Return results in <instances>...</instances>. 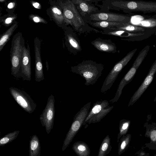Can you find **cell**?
Here are the masks:
<instances>
[{
    "label": "cell",
    "instance_id": "obj_1",
    "mask_svg": "<svg viewBox=\"0 0 156 156\" xmlns=\"http://www.w3.org/2000/svg\"><path fill=\"white\" fill-rule=\"evenodd\" d=\"M101 5L95 4L99 7L101 12H108L110 10L122 11L131 15L132 12L144 13L156 12V2L140 0H102Z\"/></svg>",
    "mask_w": 156,
    "mask_h": 156
},
{
    "label": "cell",
    "instance_id": "obj_2",
    "mask_svg": "<svg viewBox=\"0 0 156 156\" xmlns=\"http://www.w3.org/2000/svg\"><path fill=\"white\" fill-rule=\"evenodd\" d=\"M61 2L66 26L70 25L75 31L80 34L92 31L101 33V31L89 26L80 14L71 0H64Z\"/></svg>",
    "mask_w": 156,
    "mask_h": 156
},
{
    "label": "cell",
    "instance_id": "obj_3",
    "mask_svg": "<svg viewBox=\"0 0 156 156\" xmlns=\"http://www.w3.org/2000/svg\"><path fill=\"white\" fill-rule=\"evenodd\" d=\"M104 65L93 61L84 60L77 65L72 66L71 71L81 76L85 80L87 86L94 84L101 76Z\"/></svg>",
    "mask_w": 156,
    "mask_h": 156
},
{
    "label": "cell",
    "instance_id": "obj_4",
    "mask_svg": "<svg viewBox=\"0 0 156 156\" xmlns=\"http://www.w3.org/2000/svg\"><path fill=\"white\" fill-rule=\"evenodd\" d=\"M24 45L22 34L20 32L16 34L12 39L10 50L11 74L15 77L18 76L21 70V62Z\"/></svg>",
    "mask_w": 156,
    "mask_h": 156
},
{
    "label": "cell",
    "instance_id": "obj_5",
    "mask_svg": "<svg viewBox=\"0 0 156 156\" xmlns=\"http://www.w3.org/2000/svg\"><path fill=\"white\" fill-rule=\"evenodd\" d=\"M149 48V45H147L140 52L132 66L121 81L114 97L110 100L109 102L113 103L118 101L121 95L123 88L132 80L137 69L146 56Z\"/></svg>",
    "mask_w": 156,
    "mask_h": 156
},
{
    "label": "cell",
    "instance_id": "obj_6",
    "mask_svg": "<svg viewBox=\"0 0 156 156\" xmlns=\"http://www.w3.org/2000/svg\"><path fill=\"white\" fill-rule=\"evenodd\" d=\"M91 102L85 105L75 115L71 126L66 136L62 150L64 151L72 141L82 126L89 113Z\"/></svg>",
    "mask_w": 156,
    "mask_h": 156
},
{
    "label": "cell",
    "instance_id": "obj_7",
    "mask_svg": "<svg viewBox=\"0 0 156 156\" xmlns=\"http://www.w3.org/2000/svg\"><path fill=\"white\" fill-rule=\"evenodd\" d=\"M137 50V48H135L129 52L123 58L115 64L103 82L101 90V93H105L110 88L118 75L130 60Z\"/></svg>",
    "mask_w": 156,
    "mask_h": 156
},
{
    "label": "cell",
    "instance_id": "obj_8",
    "mask_svg": "<svg viewBox=\"0 0 156 156\" xmlns=\"http://www.w3.org/2000/svg\"><path fill=\"white\" fill-rule=\"evenodd\" d=\"M131 15L115 13L110 11L99 12L88 15L84 19L85 21H104L127 23L130 22Z\"/></svg>",
    "mask_w": 156,
    "mask_h": 156
},
{
    "label": "cell",
    "instance_id": "obj_9",
    "mask_svg": "<svg viewBox=\"0 0 156 156\" xmlns=\"http://www.w3.org/2000/svg\"><path fill=\"white\" fill-rule=\"evenodd\" d=\"M9 90L13 98L24 110L29 113L34 111L37 105L26 92L14 87H10Z\"/></svg>",
    "mask_w": 156,
    "mask_h": 156
},
{
    "label": "cell",
    "instance_id": "obj_10",
    "mask_svg": "<svg viewBox=\"0 0 156 156\" xmlns=\"http://www.w3.org/2000/svg\"><path fill=\"white\" fill-rule=\"evenodd\" d=\"M55 114V99L51 94L49 96L45 108L40 116V119L43 127L45 128L49 134L53 128Z\"/></svg>",
    "mask_w": 156,
    "mask_h": 156
},
{
    "label": "cell",
    "instance_id": "obj_11",
    "mask_svg": "<svg viewBox=\"0 0 156 156\" xmlns=\"http://www.w3.org/2000/svg\"><path fill=\"white\" fill-rule=\"evenodd\" d=\"M156 73V59L151 67L144 80L131 97L128 105V107L133 105L142 95L152 82Z\"/></svg>",
    "mask_w": 156,
    "mask_h": 156
},
{
    "label": "cell",
    "instance_id": "obj_12",
    "mask_svg": "<svg viewBox=\"0 0 156 156\" xmlns=\"http://www.w3.org/2000/svg\"><path fill=\"white\" fill-rule=\"evenodd\" d=\"M74 30L67 27L65 32V44L68 50L74 55H76L82 50L80 40Z\"/></svg>",
    "mask_w": 156,
    "mask_h": 156
},
{
    "label": "cell",
    "instance_id": "obj_13",
    "mask_svg": "<svg viewBox=\"0 0 156 156\" xmlns=\"http://www.w3.org/2000/svg\"><path fill=\"white\" fill-rule=\"evenodd\" d=\"M34 53L35 57V80L39 82L44 80L43 66L41 52V41L37 37L34 40Z\"/></svg>",
    "mask_w": 156,
    "mask_h": 156
},
{
    "label": "cell",
    "instance_id": "obj_14",
    "mask_svg": "<svg viewBox=\"0 0 156 156\" xmlns=\"http://www.w3.org/2000/svg\"><path fill=\"white\" fill-rule=\"evenodd\" d=\"M21 76L24 80L30 81L31 79V57L30 46L27 44L23 48L21 62Z\"/></svg>",
    "mask_w": 156,
    "mask_h": 156
},
{
    "label": "cell",
    "instance_id": "obj_15",
    "mask_svg": "<svg viewBox=\"0 0 156 156\" xmlns=\"http://www.w3.org/2000/svg\"><path fill=\"white\" fill-rule=\"evenodd\" d=\"M71 0L84 19L88 15L100 12L98 8L94 4H90L84 0Z\"/></svg>",
    "mask_w": 156,
    "mask_h": 156
},
{
    "label": "cell",
    "instance_id": "obj_16",
    "mask_svg": "<svg viewBox=\"0 0 156 156\" xmlns=\"http://www.w3.org/2000/svg\"><path fill=\"white\" fill-rule=\"evenodd\" d=\"M98 50L105 52L115 53L117 51V46L110 40L98 37L91 42Z\"/></svg>",
    "mask_w": 156,
    "mask_h": 156
},
{
    "label": "cell",
    "instance_id": "obj_17",
    "mask_svg": "<svg viewBox=\"0 0 156 156\" xmlns=\"http://www.w3.org/2000/svg\"><path fill=\"white\" fill-rule=\"evenodd\" d=\"M144 126L146 128L144 136L150 139L149 143L145 144V147L149 150H156V123L149 122L147 120Z\"/></svg>",
    "mask_w": 156,
    "mask_h": 156
},
{
    "label": "cell",
    "instance_id": "obj_18",
    "mask_svg": "<svg viewBox=\"0 0 156 156\" xmlns=\"http://www.w3.org/2000/svg\"><path fill=\"white\" fill-rule=\"evenodd\" d=\"M87 23L91 26L102 29L114 30L125 24V23L107 21H93L86 20Z\"/></svg>",
    "mask_w": 156,
    "mask_h": 156
},
{
    "label": "cell",
    "instance_id": "obj_19",
    "mask_svg": "<svg viewBox=\"0 0 156 156\" xmlns=\"http://www.w3.org/2000/svg\"><path fill=\"white\" fill-rule=\"evenodd\" d=\"M109 105V102L106 100L97 101L94 103L83 122V125H86L89 120L94 115L97 114L102 109Z\"/></svg>",
    "mask_w": 156,
    "mask_h": 156
},
{
    "label": "cell",
    "instance_id": "obj_20",
    "mask_svg": "<svg viewBox=\"0 0 156 156\" xmlns=\"http://www.w3.org/2000/svg\"><path fill=\"white\" fill-rule=\"evenodd\" d=\"M72 149L79 156H89L90 153L88 145L83 141L75 142L73 146Z\"/></svg>",
    "mask_w": 156,
    "mask_h": 156
},
{
    "label": "cell",
    "instance_id": "obj_21",
    "mask_svg": "<svg viewBox=\"0 0 156 156\" xmlns=\"http://www.w3.org/2000/svg\"><path fill=\"white\" fill-rule=\"evenodd\" d=\"M41 146L38 137L34 135L31 137L29 145V155L30 156H40Z\"/></svg>",
    "mask_w": 156,
    "mask_h": 156
},
{
    "label": "cell",
    "instance_id": "obj_22",
    "mask_svg": "<svg viewBox=\"0 0 156 156\" xmlns=\"http://www.w3.org/2000/svg\"><path fill=\"white\" fill-rule=\"evenodd\" d=\"M17 27L18 24L17 23L13 24L4 33L1 35L0 38V51L2 50L4 46L9 40L11 36Z\"/></svg>",
    "mask_w": 156,
    "mask_h": 156
},
{
    "label": "cell",
    "instance_id": "obj_23",
    "mask_svg": "<svg viewBox=\"0 0 156 156\" xmlns=\"http://www.w3.org/2000/svg\"><path fill=\"white\" fill-rule=\"evenodd\" d=\"M115 29H120L132 33L143 32L148 31L151 29L138 26L132 24L130 22L124 25L117 27Z\"/></svg>",
    "mask_w": 156,
    "mask_h": 156
},
{
    "label": "cell",
    "instance_id": "obj_24",
    "mask_svg": "<svg viewBox=\"0 0 156 156\" xmlns=\"http://www.w3.org/2000/svg\"><path fill=\"white\" fill-rule=\"evenodd\" d=\"M111 139L109 135L106 136L103 140L99 150L98 156H106L111 151Z\"/></svg>",
    "mask_w": 156,
    "mask_h": 156
},
{
    "label": "cell",
    "instance_id": "obj_25",
    "mask_svg": "<svg viewBox=\"0 0 156 156\" xmlns=\"http://www.w3.org/2000/svg\"><path fill=\"white\" fill-rule=\"evenodd\" d=\"M130 134H128L123 135L121 137L118 144V153L119 155H121L127 149L131 140Z\"/></svg>",
    "mask_w": 156,
    "mask_h": 156
},
{
    "label": "cell",
    "instance_id": "obj_26",
    "mask_svg": "<svg viewBox=\"0 0 156 156\" xmlns=\"http://www.w3.org/2000/svg\"><path fill=\"white\" fill-rule=\"evenodd\" d=\"M113 106H108L106 108L102 109L100 112L93 116L88 121V124L94 123L99 122L113 108Z\"/></svg>",
    "mask_w": 156,
    "mask_h": 156
},
{
    "label": "cell",
    "instance_id": "obj_27",
    "mask_svg": "<svg viewBox=\"0 0 156 156\" xmlns=\"http://www.w3.org/2000/svg\"><path fill=\"white\" fill-rule=\"evenodd\" d=\"M133 24L147 28L156 29V17L151 16Z\"/></svg>",
    "mask_w": 156,
    "mask_h": 156
},
{
    "label": "cell",
    "instance_id": "obj_28",
    "mask_svg": "<svg viewBox=\"0 0 156 156\" xmlns=\"http://www.w3.org/2000/svg\"><path fill=\"white\" fill-rule=\"evenodd\" d=\"M51 12L54 19L58 24L61 25L64 23L66 25L63 12L59 7L53 6L51 8Z\"/></svg>",
    "mask_w": 156,
    "mask_h": 156
},
{
    "label": "cell",
    "instance_id": "obj_29",
    "mask_svg": "<svg viewBox=\"0 0 156 156\" xmlns=\"http://www.w3.org/2000/svg\"><path fill=\"white\" fill-rule=\"evenodd\" d=\"M131 121L126 119L120 120L119 126V133H118L117 141L119 142V139L123 135L126 134L130 125Z\"/></svg>",
    "mask_w": 156,
    "mask_h": 156
},
{
    "label": "cell",
    "instance_id": "obj_30",
    "mask_svg": "<svg viewBox=\"0 0 156 156\" xmlns=\"http://www.w3.org/2000/svg\"><path fill=\"white\" fill-rule=\"evenodd\" d=\"M20 131L16 130L9 133L0 139V146H3L15 140L17 137Z\"/></svg>",
    "mask_w": 156,
    "mask_h": 156
},
{
    "label": "cell",
    "instance_id": "obj_31",
    "mask_svg": "<svg viewBox=\"0 0 156 156\" xmlns=\"http://www.w3.org/2000/svg\"><path fill=\"white\" fill-rule=\"evenodd\" d=\"M29 17L31 20L35 23H41L45 24L47 23L44 19L37 15L31 14Z\"/></svg>",
    "mask_w": 156,
    "mask_h": 156
},
{
    "label": "cell",
    "instance_id": "obj_32",
    "mask_svg": "<svg viewBox=\"0 0 156 156\" xmlns=\"http://www.w3.org/2000/svg\"><path fill=\"white\" fill-rule=\"evenodd\" d=\"M16 17L13 16L6 18L4 21V24L5 25H9L11 24L14 20L16 19Z\"/></svg>",
    "mask_w": 156,
    "mask_h": 156
},
{
    "label": "cell",
    "instance_id": "obj_33",
    "mask_svg": "<svg viewBox=\"0 0 156 156\" xmlns=\"http://www.w3.org/2000/svg\"><path fill=\"white\" fill-rule=\"evenodd\" d=\"M136 154L139 156H148L149 155V154L146 153L143 151H139L136 152Z\"/></svg>",
    "mask_w": 156,
    "mask_h": 156
},
{
    "label": "cell",
    "instance_id": "obj_34",
    "mask_svg": "<svg viewBox=\"0 0 156 156\" xmlns=\"http://www.w3.org/2000/svg\"><path fill=\"white\" fill-rule=\"evenodd\" d=\"M31 4L35 8L40 9L41 8L40 4L37 2L32 1Z\"/></svg>",
    "mask_w": 156,
    "mask_h": 156
},
{
    "label": "cell",
    "instance_id": "obj_35",
    "mask_svg": "<svg viewBox=\"0 0 156 156\" xmlns=\"http://www.w3.org/2000/svg\"><path fill=\"white\" fill-rule=\"evenodd\" d=\"M90 4H93V3H94L96 4H98L99 2L101 1L102 0H84Z\"/></svg>",
    "mask_w": 156,
    "mask_h": 156
},
{
    "label": "cell",
    "instance_id": "obj_36",
    "mask_svg": "<svg viewBox=\"0 0 156 156\" xmlns=\"http://www.w3.org/2000/svg\"><path fill=\"white\" fill-rule=\"evenodd\" d=\"M15 6V3L14 2L9 3L7 7L9 9L13 8Z\"/></svg>",
    "mask_w": 156,
    "mask_h": 156
},
{
    "label": "cell",
    "instance_id": "obj_37",
    "mask_svg": "<svg viewBox=\"0 0 156 156\" xmlns=\"http://www.w3.org/2000/svg\"><path fill=\"white\" fill-rule=\"evenodd\" d=\"M154 102L156 101V96L155 97V98L154 100Z\"/></svg>",
    "mask_w": 156,
    "mask_h": 156
},
{
    "label": "cell",
    "instance_id": "obj_38",
    "mask_svg": "<svg viewBox=\"0 0 156 156\" xmlns=\"http://www.w3.org/2000/svg\"><path fill=\"white\" fill-rule=\"evenodd\" d=\"M5 0H0V1L1 2H3Z\"/></svg>",
    "mask_w": 156,
    "mask_h": 156
}]
</instances>
